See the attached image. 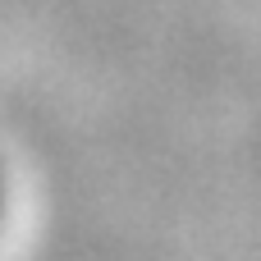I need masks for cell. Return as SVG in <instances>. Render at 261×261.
Returning a JSON list of instances; mask_svg holds the SVG:
<instances>
[{
	"label": "cell",
	"instance_id": "cell-1",
	"mask_svg": "<svg viewBox=\"0 0 261 261\" xmlns=\"http://www.w3.org/2000/svg\"><path fill=\"white\" fill-rule=\"evenodd\" d=\"M0 220H5V179H0Z\"/></svg>",
	"mask_w": 261,
	"mask_h": 261
}]
</instances>
